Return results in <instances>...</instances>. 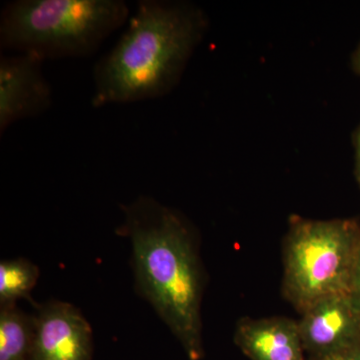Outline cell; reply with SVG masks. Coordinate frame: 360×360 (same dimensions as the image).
Segmentation results:
<instances>
[{
	"label": "cell",
	"mask_w": 360,
	"mask_h": 360,
	"mask_svg": "<svg viewBox=\"0 0 360 360\" xmlns=\"http://www.w3.org/2000/svg\"><path fill=\"white\" fill-rule=\"evenodd\" d=\"M116 234L129 239L137 295L151 305L191 360L205 356L201 302L205 276L193 225L153 196L120 205Z\"/></svg>",
	"instance_id": "1"
},
{
	"label": "cell",
	"mask_w": 360,
	"mask_h": 360,
	"mask_svg": "<svg viewBox=\"0 0 360 360\" xmlns=\"http://www.w3.org/2000/svg\"><path fill=\"white\" fill-rule=\"evenodd\" d=\"M207 30L205 13L194 4L141 0L129 25L94 65V108L167 96Z\"/></svg>",
	"instance_id": "2"
},
{
	"label": "cell",
	"mask_w": 360,
	"mask_h": 360,
	"mask_svg": "<svg viewBox=\"0 0 360 360\" xmlns=\"http://www.w3.org/2000/svg\"><path fill=\"white\" fill-rule=\"evenodd\" d=\"M129 14L123 0H14L0 15V46L42 61L87 58Z\"/></svg>",
	"instance_id": "3"
},
{
	"label": "cell",
	"mask_w": 360,
	"mask_h": 360,
	"mask_svg": "<svg viewBox=\"0 0 360 360\" xmlns=\"http://www.w3.org/2000/svg\"><path fill=\"white\" fill-rule=\"evenodd\" d=\"M359 248L354 220L291 217L284 243V296L302 314L326 296L350 293Z\"/></svg>",
	"instance_id": "4"
},
{
	"label": "cell",
	"mask_w": 360,
	"mask_h": 360,
	"mask_svg": "<svg viewBox=\"0 0 360 360\" xmlns=\"http://www.w3.org/2000/svg\"><path fill=\"white\" fill-rule=\"evenodd\" d=\"M34 309L32 360H94L91 326L78 307L49 300Z\"/></svg>",
	"instance_id": "5"
},
{
	"label": "cell",
	"mask_w": 360,
	"mask_h": 360,
	"mask_svg": "<svg viewBox=\"0 0 360 360\" xmlns=\"http://www.w3.org/2000/svg\"><path fill=\"white\" fill-rule=\"evenodd\" d=\"M44 61L26 53L0 58V134L20 120L37 117L51 108L52 89Z\"/></svg>",
	"instance_id": "6"
},
{
	"label": "cell",
	"mask_w": 360,
	"mask_h": 360,
	"mask_svg": "<svg viewBox=\"0 0 360 360\" xmlns=\"http://www.w3.org/2000/svg\"><path fill=\"white\" fill-rule=\"evenodd\" d=\"M298 328L310 357L333 354L360 340V307L350 293L326 296L302 312Z\"/></svg>",
	"instance_id": "7"
},
{
	"label": "cell",
	"mask_w": 360,
	"mask_h": 360,
	"mask_svg": "<svg viewBox=\"0 0 360 360\" xmlns=\"http://www.w3.org/2000/svg\"><path fill=\"white\" fill-rule=\"evenodd\" d=\"M234 342L251 360H307L298 322L286 317L241 319Z\"/></svg>",
	"instance_id": "8"
},
{
	"label": "cell",
	"mask_w": 360,
	"mask_h": 360,
	"mask_svg": "<svg viewBox=\"0 0 360 360\" xmlns=\"http://www.w3.org/2000/svg\"><path fill=\"white\" fill-rule=\"evenodd\" d=\"M34 314L18 304L0 307V360H32Z\"/></svg>",
	"instance_id": "9"
},
{
	"label": "cell",
	"mask_w": 360,
	"mask_h": 360,
	"mask_svg": "<svg viewBox=\"0 0 360 360\" xmlns=\"http://www.w3.org/2000/svg\"><path fill=\"white\" fill-rule=\"evenodd\" d=\"M39 278V269L30 259L18 257L0 262V307L26 300L35 307L30 293Z\"/></svg>",
	"instance_id": "10"
},
{
	"label": "cell",
	"mask_w": 360,
	"mask_h": 360,
	"mask_svg": "<svg viewBox=\"0 0 360 360\" xmlns=\"http://www.w3.org/2000/svg\"><path fill=\"white\" fill-rule=\"evenodd\" d=\"M307 360H360V340L333 354L309 357Z\"/></svg>",
	"instance_id": "11"
},
{
	"label": "cell",
	"mask_w": 360,
	"mask_h": 360,
	"mask_svg": "<svg viewBox=\"0 0 360 360\" xmlns=\"http://www.w3.org/2000/svg\"><path fill=\"white\" fill-rule=\"evenodd\" d=\"M350 295L360 307V248L356 262H355L354 276H352V286H350Z\"/></svg>",
	"instance_id": "12"
},
{
	"label": "cell",
	"mask_w": 360,
	"mask_h": 360,
	"mask_svg": "<svg viewBox=\"0 0 360 360\" xmlns=\"http://www.w3.org/2000/svg\"><path fill=\"white\" fill-rule=\"evenodd\" d=\"M357 172H360V129L356 137Z\"/></svg>",
	"instance_id": "13"
},
{
	"label": "cell",
	"mask_w": 360,
	"mask_h": 360,
	"mask_svg": "<svg viewBox=\"0 0 360 360\" xmlns=\"http://www.w3.org/2000/svg\"><path fill=\"white\" fill-rule=\"evenodd\" d=\"M354 66L356 68L357 72L360 73V46L357 49L356 53H355Z\"/></svg>",
	"instance_id": "14"
},
{
	"label": "cell",
	"mask_w": 360,
	"mask_h": 360,
	"mask_svg": "<svg viewBox=\"0 0 360 360\" xmlns=\"http://www.w3.org/2000/svg\"><path fill=\"white\" fill-rule=\"evenodd\" d=\"M357 179H359V184H360V172H357Z\"/></svg>",
	"instance_id": "15"
}]
</instances>
